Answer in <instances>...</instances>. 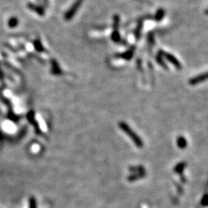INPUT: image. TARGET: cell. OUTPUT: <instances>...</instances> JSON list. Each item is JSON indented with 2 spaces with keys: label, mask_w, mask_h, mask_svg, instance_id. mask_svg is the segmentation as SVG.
<instances>
[{
  "label": "cell",
  "mask_w": 208,
  "mask_h": 208,
  "mask_svg": "<svg viewBox=\"0 0 208 208\" xmlns=\"http://www.w3.org/2000/svg\"><path fill=\"white\" fill-rule=\"evenodd\" d=\"M119 26H120V16L118 15H115L113 16V31L111 34V40L116 43H120L121 41V38L119 32Z\"/></svg>",
  "instance_id": "cell-1"
},
{
  "label": "cell",
  "mask_w": 208,
  "mask_h": 208,
  "mask_svg": "<svg viewBox=\"0 0 208 208\" xmlns=\"http://www.w3.org/2000/svg\"><path fill=\"white\" fill-rule=\"evenodd\" d=\"M83 1L84 0H76L75 2L71 5L70 9H69V10L65 14V19L67 21H70V19H72L73 18V16L76 15V13H77V11L79 10L81 5L83 4Z\"/></svg>",
  "instance_id": "cell-2"
},
{
  "label": "cell",
  "mask_w": 208,
  "mask_h": 208,
  "mask_svg": "<svg viewBox=\"0 0 208 208\" xmlns=\"http://www.w3.org/2000/svg\"><path fill=\"white\" fill-rule=\"evenodd\" d=\"M159 52H160V54H161L163 57H165L166 59H167V60L170 62V63H172V64L174 65V67H176L177 70H181V68H182L181 64L180 63V62L178 61L177 59L174 57L173 55H171V54H170V53H167V52H165L164 51H163V50H160Z\"/></svg>",
  "instance_id": "cell-3"
},
{
  "label": "cell",
  "mask_w": 208,
  "mask_h": 208,
  "mask_svg": "<svg viewBox=\"0 0 208 208\" xmlns=\"http://www.w3.org/2000/svg\"><path fill=\"white\" fill-rule=\"evenodd\" d=\"M135 52V46H132L128 49L126 52H123V53H119L116 55L117 58H121V59H126V60H129L133 58V54Z\"/></svg>",
  "instance_id": "cell-4"
},
{
  "label": "cell",
  "mask_w": 208,
  "mask_h": 208,
  "mask_svg": "<svg viewBox=\"0 0 208 208\" xmlns=\"http://www.w3.org/2000/svg\"><path fill=\"white\" fill-rule=\"evenodd\" d=\"M206 79H208V72L205 73L201 74V75L198 76L196 77L193 78L190 80V85H196L198 83H202L203 81L206 80Z\"/></svg>",
  "instance_id": "cell-5"
},
{
  "label": "cell",
  "mask_w": 208,
  "mask_h": 208,
  "mask_svg": "<svg viewBox=\"0 0 208 208\" xmlns=\"http://www.w3.org/2000/svg\"><path fill=\"white\" fill-rule=\"evenodd\" d=\"M28 7H29V9H31L33 12L37 13L39 16H43L45 15V9H43V7H41V6H40V5H35L33 3H29L28 4Z\"/></svg>",
  "instance_id": "cell-6"
},
{
  "label": "cell",
  "mask_w": 208,
  "mask_h": 208,
  "mask_svg": "<svg viewBox=\"0 0 208 208\" xmlns=\"http://www.w3.org/2000/svg\"><path fill=\"white\" fill-rule=\"evenodd\" d=\"M52 69H51V72L54 75H59V74H62V70L60 69V67H59V64H58L57 62L55 60V59H52Z\"/></svg>",
  "instance_id": "cell-7"
},
{
  "label": "cell",
  "mask_w": 208,
  "mask_h": 208,
  "mask_svg": "<svg viewBox=\"0 0 208 208\" xmlns=\"http://www.w3.org/2000/svg\"><path fill=\"white\" fill-rule=\"evenodd\" d=\"M177 146L180 149H184L187 146V140L183 136H179L177 139Z\"/></svg>",
  "instance_id": "cell-8"
},
{
  "label": "cell",
  "mask_w": 208,
  "mask_h": 208,
  "mask_svg": "<svg viewBox=\"0 0 208 208\" xmlns=\"http://www.w3.org/2000/svg\"><path fill=\"white\" fill-rule=\"evenodd\" d=\"M142 28H143V20H140L139 22L137 27H136V30H135V36H136V40H139L140 38V35H141Z\"/></svg>",
  "instance_id": "cell-9"
},
{
  "label": "cell",
  "mask_w": 208,
  "mask_h": 208,
  "mask_svg": "<svg viewBox=\"0 0 208 208\" xmlns=\"http://www.w3.org/2000/svg\"><path fill=\"white\" fill-rule=\"evenodd\" d=\"M165 16V11L163 9H159L155 15V20L157 22H160L163 19V18Z\"/></svg>",
  "instance_id": "cell-10"
},
{
  "label": "cell",
  "mask_w": 208,
  "mask_h": 208,
  "mask_svg": "<svg viewBox=\"0 0 208 208\" xmlns=\"http://www.w3.org/2000/svg\"><path fill=\"white\" fill-rule=\"evenodd\" d=\"M34 47L35 49H36V51L38 52H44L46 51V49L43 47V46L42 45L41 42H40V40H36L34 41Z\"/></svg>",
  "instance_id": "cell-11"
},
{
  "label": "cell",
  "mask_w": 208,
  "mask_h": 208,
  "mask_svg": "<svg viewBox=\"0 0 208 208\" xmlns=\"http://www.w3.org/2000/svg\"><path fill=\"white\" fill-rule=\"evenodd\" d=\"M19 24V20L16 17H12V18L9 19V22H8V25L10 28H15V27L17 26V25Z\"/></svg>",
  "instance_id": "cell-12"
},
{
  "label": "cell",
  "mask_w": 208,
  "mask_h": 208,
  "mask_svg": "<svg viewBox=\"0 0 208 208\" xmlns=\"http://www.w3.org/2000/svg\"><path fill=\"white\" fill-rule=\"evenodd\" d=\"M156 62H157L161 66V67H163V68H165V69H167V65L165 64V63H164V61L163 60V56H162V55L160 54V52H158V54H157V56H156Z\"/></svg>",
  "instance_id": "cell-13"
},
{
  "label": "cell",
  "mask_w": 208,
  "mask_h": 208,
  "mask_svg": "<svg viewBox=\"0 0 208 208\" xmlns=\"http://www.w3.org/2000/svg\"><path fill=\"white\" fill-rule=\"evenodd\" d=\"M185 166H186V163H179L177 166L176 167V169H175V171L177 173H182V171H183Z\"/></svg>",
  "instance_id": "cell-14"
},
{
  "label": "cell",
  "mask_w": 208,
  "mask_h": 208,
  "mask_svg": "<svg viewBox=\"0 0 208 208\" xmlns=\"http://www.w3.org/2000/svg\"><path fill=\"white\" fill-rule=\"evenodd\" d=\"M201 205L203 207H207L208 206V194H206L203 197L201 202Z\"/></svg>",
  "instance_id": "cell-15"
},
{
  "label": "cell",
  "mask_w": 208,
  "mask_h": 208,
  "mask_svg": "<svg viewBox=\"0 0 208 208\" xmlns=\"http://www.w3.org/2000/svg\"><path fill=\"white\" fill-rule=\"evenodd\" d=\"M4 79V74L3 72H2V70H1V67H0V80L2 81Z\"/></svg>",
  "instance_id": "cell-16"
},
{
  "label": "cell",
  "mask_w": 208,
  "mask_h": 208,
  "mask_svg": "<svg viewBox=\"0 0 208 208\" xmlns=\"http://www.w3.org/2000/svg\"><path fill=\"white\" fill-rule=\"evenodd\" d=\"M43 2H44V4L47 6L49 4V0H43Z\"/></svg>",
  "instance_id": "cell-17"
},
{
  "label": "cell",
  "mask_w": 208,
  "mask_h": 208,
  "mask_svg": "<svg viewBox=\"0 0 208 208\" xmlns=\"http://www.w3.org/2000/svg\"><path fill=\"white\" fill-rule=\"evenodd\" d=\"M136 1H139V2H147V0H136Z\"/></svg>",
  "instance_id": "cell-18"
},
{
  "label": "cell",
  "mask_w": 208,
  "mask_h": 208,
  "mask_svg": "<svg viewBox=\"0 0 208 208\" xmlns=\"http://www.w3.org/2000/svg\"><path fill=\"white\" fill-rule=\"evenodd\" d=\"M206 13H207V15H208V9L206 11Z\"/></svg>",
  "instance_id": "cell-19"
},
{
  "label": "cell",
  "mask_w": 208,
  "mask_h": 208,
  "mask_svg": "<svg viewBox=\"0 0 208 208\" xmlns=\"http://www.w3.org/2000/svg\"><path fill=\"white\" fill-rule=\"evenodd\" d=\"M37 1H40V0H37Z\"/></svg>",
  "instance_id": "cell-20"
}]
</instances>
